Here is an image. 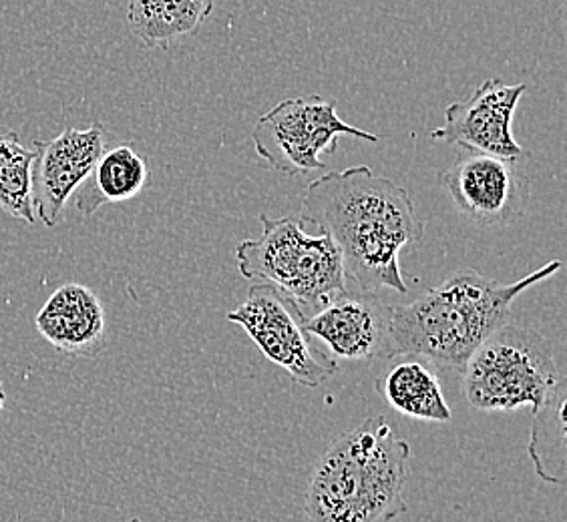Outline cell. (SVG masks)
Segmentation results:
<instances>
[{"mask_svg":"<svg viewBox=\"0 0 567 522\" xmlns=\"http://www.w3.org/2000/svg\"><path fill=\"white\" fill-rule=\"evenodd\" d=\"M300 218L337 243L354 288L406 294L401 253L423 240L425 223L404 187L367 165L328 171L306 187Z\"/></svg>","mask_w":567,"mask_h":522,"instance_id":"cell-1","label":"cell"},{"mask_svg":"<svg viewBox=\"0 0 567 522\" xmlns=\"http://www.w3.org/2000/svg\"><path fill=\"white\" fill-rule=\"evenodd\" d=\"M561 270L549 261L524 280L502 283L477 270H458L411 304L393 305L394 356L423 359L441 370L463 374L475 349L509 324L513 302Z\"/></svg>","mask_w":567,"mask_h":522,"instance_id":"cell-2","label":"cell"},{"mask_svg":"<svg viewBox=\"0 0 567 522\" xmlns=\"http://www.w3.org/2000/svg\"><path fill=\"white\" fill-rule=\"evenodd\" d=\"M411 447L384 416L367 418L320 457L308 480V522H393L406 512Z\"/></svg>","mask_w":567,"mask_h":522,"instance_id":"cell-3","label":"cell"},{"mask_svg":"<svg viewBox=\"0 0 567 522\" xmlns=\"http://www.w3.org/2000/svg\"><path fill=\"white\" fill-rule=\"evenodd\" d=\"M260 238L236 248L238 270L246 280L268 283L288 295L302 316L312 314L350 283L337 243L320 231L310 236L305 219L260 216Z\"/></svg>","mask_w":567,"mask_h":522,"instance_id":"cell-4","label":"cell"},{"mask_svg":"<svg viewBox=\"0 0 567 522\" xmlns=\"http://www.w3.org/2000/svg\"><path fill=\"white\" fill-rule=\"evenodd\" d=\"M561 380L546 337L515 324L487 337L463 370L465 398L481 413H535Z\"/></svg>","mask_w":567,"mask_h":522,"instance_id":"cell-5","label":"cell"},{"mask_svg":"<svg viewBox=\"0 0 567 522\" xmlns=\"http://www.w3.org/2000/svg\"><path fill=\"white\" fill-rule=\"evenodd\" d=\"M350 135L367 143L381 137L342 121L337 103L320 97H290L264 113L251 130V142L258 157L276 171L290 177L327 169L322 155L339 147V137Z\"/></svg>","mask_w":567,"mask_h":522,"instance_id":"cell-6","label":"cell"},{"mask_svg":"<svg viewBox=\"0 0 567 522\" xmlns=\"http://www.w3.org/2000/svg\"><path fill=\"white\" fill-rule=\"evenodd\" d=\"M226 317L300 386L318 388L339 372V364L312 344L298 305L268 283H254L248 297Z\"/></svg>","mask_w":567,"mask_h":522,"instance_id":"cell-7","label":"cell"},{"mask_svg":"<svg viewBox=\"0 0 567 522\" xmlns=\"http://www.w3.org/2000/svg\"><path fill=\"white\" fill-rule=\"evenodd\" d=\"M391 310L377 292L350 290L330 297L305 317V330L332 358L374 362L394 358Z\"/></svg>","mask_w":567,"mask_h":522,"instance_id":"cell-8","label":"cell"},{"mask_svg":"<svg viewBox=\"0 0 567 522\" xmlns=\"http://www.w3.org/2000/svg\"><path fill=\"white\" fill-rule=\"evenodd\" d=\"M107 130L93 121L87 129L69 127L53 139L33 143V207L34 216L47 228H55L65 218L69 199L107 149Z\"/></svg>","mask_w":567,"mask_h":522,"instance_id":"cell-9","label":"cell"},{"mask_svg":"<svg viewBox=\"0 0 567 522\" xmlns=\"http://www.w3.org/2000/svg\"><path fill=\"white\" fill-rule=\"evenodd\" d=\"M519 159L470 152L441 174V184L463 216L480 226H503L524 211L529 184Z\"/></svg>","mask_w":567,"mask_h":522,"instance_id":"cell-10","label":"cell"},{"mask_svg":"<svg viewBox=\"0 0 567 522\" xmlns=\"http://www.w3.org/2000/svg\"><path fill=\"white\" fill-rule=\"evenodd\" d=\"M527 91L525 83L505 85L502 79H487L463 103L445 111V123L431 130V139L458 145L467 152L519 159L522 145L513 139L515 107Z\"/></svg>","mask_w":567,"mask_h":522,"instance_id":"cell-11","label":"cell"},{"mask_svg":"<svg viewBox=\"0 0 567 522\" xmlns=\"http://www.w3.org/2000/svg\"><path fill=\"white\" fill-rule=\"evenodd\" d=\"M34 326L61 354L95 358L107 346V317L99 295L81 283H65L44 302Z\"/></svg>","mask_w":567,"mask_h":522,"instance_id":"cell-12","label":"cell"},{"mask_svg":"<svg viewBox=\"0 0 567 522\" xmlns=\"http://www.w3.org/2000/svg\"><path fill=\"white\" fill-rule=\"evenodd\" d=\"M150 179L152 171L147 159L133 143H120L101 153L93 171L71 199L81 216H93L99 207L123 203L140 196Z\"/></svg>","mask_w":567,"mask_h":522,"instance_id":"cell-13","label":"cell"},{"mask_svg":"<svg viewBox=\"0 0 567 522\" xmlns=\"http://www.w3.org/2000/svg\"><path fill=\"white\" fill-rule=\"evenodd\" d=\"M216 0H130L127 24L150 49H167L177 39L196 33L214 12Z\"/></svg>","mask_w":567,"mask_h":522,"instance_id":"cell-14","label":"cell"},{"mask_svg":"<svg viewBox=\"0 0 567 522\" xmlns=\"http://www.w3.org/2000/svg\"><path fill=\"white\" fill-rule=\"evenodd\" d=\"M379 390L396 413L423 422H451L453 413L431 364L409 358L399 362L379 384Z\"/></svg>","mask_w":567,"mask_h":522,"instance_id":"cell-15","label":"cell"},{"mask_svg":"<svg viewBox=\"0 0 567 522\" xmlns=\"http://www.w3.org/2000/svg\"><path fill=\"white\" fill-rule=\"evenodd\" d=\"M566 378L534 414L529 458L539 479L566 484Z\"/></svg>","mask_w":567,"mask_h":522,"instance_id":"cell-16","label":"cell"},{"mask_svg":"<svg viewBox=\"0 0 567 522\" xmlns=\"http://www.w3.org/2000/svg\"><path fill=\"white\" fill-rule=\"evenodd\" d=\"M34 149L22 145L19 133H0V209L29 226L37 223L33 207Z\"/></svg>","mask_w":567,"mask_h":522,"instance_id":"cell-17","label":"cell"},{"mask_svg":"<svg viewBox=\"0 0 567 522\" xmlns=\"http://www.w3.org/2000/svg\"><path fill=\"white\" fill-rule=\"evenodd\" d=\"M4 403H7V394H4L2 382H0V413H2V408H4Z\"/></svg>","mask_w":567,"mask_h":522,"instance_id":"cell-18","label":"cell"},{"mask_svg":"<svg viewBox=\"0 0 567 522\" xmlns=\"http://www.w3.org/2000/svg\"><path fill=\"white\" fill-rule=\"evenodd\" d=\"M130 522H142V521H140V519H132V521H130Z\"/></svg>","mask_w":567,"mask_h":522,"instance_id":"cell-19","label":"cell"}]
</instances>
